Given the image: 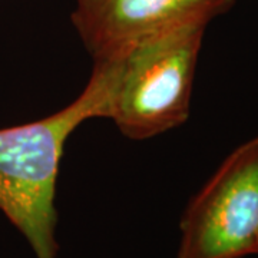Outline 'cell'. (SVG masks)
<instances>
[{"instance_id": "1", "label": "cell", "mask_w": 258, "mask_h": 258, "mask_svg": "<svg viewBox=\"0 0 258 258\" xmlns=\"http://www.w3.org/2000/svg\"><path fill=\"white\" fill-rule=\"evenodd\" d=\"M118 60L95 62L83 92L46 118L0 129V210L36 258H56V179L69 137L81 123L108 118Z\"/></svg>"}, {"instance_id": "2", "label": "cell", "mask_w": 258, "mask_h": 258, "mask_svg": "<svg viewBox=\"0 0 258 258\" xmlns=\"http://www.w3.org/2000/svg\"><path fill=\"white\" fill-rule=\"evenodd\" d=\"M208 23L194 20L161 32L116 57L108 118L123 135L147 139L188 119L195 66Z\"/></svg>"}, {"instance_id": "3", "label": "cell", "mask_w": 258, "mask_h": 258, "mask_svg": "<svg viewBox=\"0 0 258 258\" xmlns=\"http://www.w3.org/2000/svg\"><path fill=\"white\" fill-rule=\"evenodd\" d=\"M258 252V137L237 148L188 204L178 258Z\"/></svg>"}, {"instance_id": "4", "label": "cell", "mask_w": 258, "mask_h": 258, "mask_svg": "<svg viewBox=\"0 0 258 258\" xmlns=\"http://www.w3.org/2000/svg\"><path fill=\"white\" fill-rule=\"evenodd\" d=\"M234 0H76L72 23L95 62L194 20L211 22Z\"/></svg>"}]
</instances>
